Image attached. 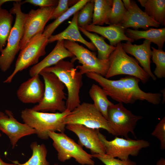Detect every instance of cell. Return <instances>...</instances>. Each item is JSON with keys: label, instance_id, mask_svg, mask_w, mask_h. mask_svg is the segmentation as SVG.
<instances>
[{"label": "cell", "instance_id": "cell-1", "mask_svg": "<svg viewBox=\"0 0 165 165\" xmlns=\"http://www.w3.org/2000/svg\"><path fill=\"white\" fill-rule=\"evenodd\" d=\"M86 74L98 83L108 96L119 103L132 104L137 100L147 101L150 98V94L140 88L138 83L140 80L135 77L127 76L118 80H111L94 73Z\"/></svg>", "mask_w": 165, "mask_h": 165}, {"label": "cell", "instance_id": "cell-2", "mask_svg": "<svg viewBox=\"0 0 165 165\" xmlns=\"http://www.w3.org/2000/svg\"><path fill=\"white\" fill-rule=\"evenodd\" d=\"M70 112L67 109L63 112L51 113L26 108L21 111L20 116L24 123L35 130L38 138L46 140L49 138V132H64L66 125L64 119Z\"/></svg>", "mask_w": 165, "mask_h": 165}, {"label": "cell", "instance_id": "cell-3", "mask_svg": "<svg viewBox=\"0 0 165 165\" xmlns=\"http://www.w3.org/2000/svg\"><path fill=\"white\" fill-rule=\"evenodd\" d=\"M42 71L54 74L66 87V109L71 112L81 104L79 94L83 85L82 75L74 68L73 62L62 60Z\"/></svg>", "mask_w": 165, "mask_h": 165}, {"label": "cell", "instance_id": "cell-4", "mask_svg": "<svg viewBox=\"0 0 165 165\" xmlns=\"http://www.w3.org/2000/svg\"><path fill=\"white\" fill-rule=\"evenodd\" d=\"M39 75L42 77L44 91L42 100L31 108L33 110L43 112H63L66 109L67 99L64 90L65 86L53 73L41 71Z\"/></svg>", "mask_w": 165, "mask_h": 165}, {"label": "cell", "instance_id": "cell-5", "mask_svg": "<svg viewBox=\"0 0 165 165\" xmlns=\"http://www.w3.org/2000/svg\"><path fill=\"white\" fill-rule=\"evenodd\" d=\"M20 2H14L9 12L15 14V22L9 36L6 48L0 55V69L5 72L10 68L16 55L20 50L19 45L22 38L24 25L27 13H23L21 9Z\"/></svg>", "mask_w": 165, "mask_h": 165}, {"label": "cell", "instance_id": "cell-6", "mask_svg": "<svg viewBox=\"0 0 165 165\" xmlns=\"http://www.w3.org/2000/svg\"><path fill=\"white\" fill-rule=\"evenodd\" d=\"M108 60L109 68L105 76L107 79L117 75H127L139 79L144 83L149 79L150 76L138 62L124 51L121 42L117 44Z\"/></svg>", "mask_w": 165, "mask_h": 165}, {"label": "cell", "instance_id": "cell-7", "mask_svg": "<svg viewBox=\"0 0 165 165\" xmlns=\"http://www.w3.org/2000/svg\"><path fill=\"white\" fill-rule=\"evenodd\" d=\"M48 134L53 141V145L57 152V159L60 162H64L73 158L82 165H95L92 154L87 153L64 132L50 131Z\"/></svg>", "mask_w": 165, "mask_h": 165}, {"label": "cell", "instance_id": "cell-8", "mask_svg": "<svg viewBox=\"0 0 165 165\" xmlns=\"http://www.w3.org/2000/svg\"><path fill=\"white\" fill-rule=\"evenodd\" d=\"M65 47L74 56L72 61L77 60L81 65H78L76 68L82 75L88 72H93L105 77L109 68L108 60L99 59L96 53L92 52L75 42L64 40Z\"/></svg>", "mask_w": 165, "mask_h": 165}, {"label": "cell", "instance_id": "cell-9", "mask_svg": "<svg viewBox=\"0 0 165 165\" xmlns=\"http://www.w3.org/2000/svg\"><path fill=\"white\" fill-rule=\"evenodd\" d=\"M48 38L42 34H38L32 37L20 50L13 72L4 83H11L17 73L38 63L39 58L46 54V48L49 43Z\"/></svg>", "mask_w": 165, "mask_h": 165}, {"label": "cell", "instance_id": "cell-10", "mask_svg": "<svg viewBox=\"0 0 165 165\" xmlns=\"http://www.w3.org/2000/svg\"><path fill=\"white\" fill-rule=\"evenodd\" d=\"M64 122L66 125L77 124L93 129H103L113 135L107 120L93 104H80L65 117Z\"/></svg>", "mask_w": 165, "mask_h": 165}, {"label": "cell", "instance_id": "cell-11", "mask_svg": "<svg viewBox=\"0 0 165 165\" xmlns=\"http://www.w3.org/2000/svg\"><path fill=\"white\" fill-rule=\"evenodd\" d=\"M142 118L141 116L134 114L122 103H119L109 107L107 120L113 135L124 136L128 139L130 132L135 136L134 129L138 121Z\"/></svg>", "mask_w": 165, "mask_h": 165}, {"label": "cell", "instance_id": "cell-12", "mask_svg": "<svg viewBox=\"0 0 165 165\" xmlns=\"http://www.w3.org/2000/svg\"><path fill=\"white\" fill-rule=\"evenodd\" d=\"M98 135L104 145L105 154L121 160L129 159L130 156H136L141 149L150 146L148 141L142 139H124L116 136L113 140L109 141L99 131Z\"/></svg>", "mask_w": 165, "mask_h": 165}, {"label": "cell", "instance_id": "cell-13", "mask_svg": "<svg viewBox=\"0 0 165 165\" xmlns=\"http://www.w3.org/2000/svg\"><path fill=\"white\" fill-rule=\"evenodd\" d=\"M55 7L32 9L27 13L24 23L23 36L19 45L20 50L23 49L35 35L42 34L45 25L50 20Z\"/></svg>", "mask_w": 165, "mask_h": 165}, {"label": "cell", "instance_id": "cell-14", "mask_svg": "<svg viewBox=\"0 0 165 165\" xmlns=\"http://www.w3.org/2000/svg\"><path fill=\"white\" fill-rule=\"evenodd\" d=\"M0 131L9 138L13 149L22 138L36 134L34 129L18 121L12 112L8 109L5 112L0 111Z\"/></svg>", "mask_w": 165, "mask_h": 165}, {"label": "cell", "instance_id": "cell-15", "mask_svg": "<svg viewBox=\"0 0 165 165\" xmlns=\"http://www.w3.org/2000/svg\"><path fill=\"white\" fill-rule=\"evenodd\" d=\"M66 128L77 136L79 144L82 147L84 146L90 149L91 154H105L104 145L98 137L99 129L77 124L66 125Z\"/></svg>", "mask_w": 165, "mask_h": 165}, {"label": "cell", "instance_id": "cell-16", "mask_svg": "<svg viewBox=\"0 0 165 165\" xmlns=\"http://www.w3.org/2000/svg\"><path fill=\"white\" fill-rule=\"evenodd\" d=\"M123 18L119 24L125 29L132 27L146 29L150 27L159 28L160 24L152 19L141 10L135 1L130 0Z\"/></svg>", "mask_w": 165, "mask_h": 165}, {"label": "cell", "instance_id": "cell-17", "mask_svg": "<svg viewBox=\"0 0 165 165\" xmlns=\"http://www.w3.org/2000/svg\"><path fill=\"white\" fill-rule=\"evenodd\" d=\"M36 75L22 83L16 91L18 99L25 104L39 103L42 99L44 85Z\"/></svg>", "mask_w": 165, "mask_h": 165}, {"label": "cell", "instance_id": "cell-18", "mask_svg": "<svg viewBox=\"0 0 165 165\" xmlns=\"http://www.w3.org/2000/svg\"><path fill=\"white\" fill-rule=\"evenodd\" d=\"M151 42L145 39L142 44H133L131 42L127 41L121 43L122 46L124 51L134 56L143 67L144 71L153 80L157 78L152 72L150 68L151 58L152 50L150 48Z\"/></svg>", "mask_w": 165, "mask_h": 165}, {"label": "cell", "instance_id": "cell-19", "mask_svg": "<svg viewBox=\"0 0 165 165\" xmlns=\"http://www.w3.org/2000/svg\"><path fill=\"white\" fill-rule=\"evenodd\" d=\"M64 40L57 41L55 46L50 53L30 69L29 74L31 77L39 74L40 72L44 68L53 66L65 58L74 57L72 54L65 47Z\"/></svg>", "mask_w": 165, "mask_h": 165}, {"label": "cell", "instance_id": "cell-20", "mask_svg": "<svg viewBox=\"0 0 165 165\" xmlns=\"http://www.w3.org/2000/svg\"><path fill=\"white\" fill-rule=\"evenodd\" d=\"M85 30L99 34L107 39L110 45L116 46L121 41H126L131 42L134 41L128 37L125 34V29L120 24H111L102 26L90 24L82 27Z\"/></svg>", "mask_w": 165, "mask_h": 165}, {"label": "cell", "instance_id": "cell-21", "mask_svg": "<svg viewBox=\"0 0 165 165\" xmlns=\"http://www.w3.org/2000/svg\"><path fill=\"white\" fill-rule=\"evenodd\" d=\"M79 11L75 13L68 26L62 32L55 35H52L48 38L49 43L55 41L67 40L78 42L84 45L90 50L95 51L96 49L91 42L86 41L80 33L77 24V16Z\"/></svg>", "mask_w": 165, "mask_h": 165}, {"label": "cell", "instance_id": "cell-22", "mask_svg": "<svg viewBox=\"0 0 165 165\" xmlns=\"http://www.w3.org/2000/svg\"><path fill=\"white\" fill-rule=\"evenodd\" d=\"M126 35L134 40L145 39L156 44L158 49L162 50L165 42V28H151L145 31L133 30L130 28L125 29Z\"/></svg>", "mask_w": 165, "mask_h": 165}, {"label": "cell", "instance_id": "cell-23", "mask_svg": "<svg viewBox=\"0 0 165 165\" xmlns=\"http://www.w3.org/2000/svg\"><path fill=\"white\" fill-rule=\"evenodd\" d=\"M145 8L144 12L152 19L162 25H165V0H138Z\"/></svg>", "mask_w": 165, "mask_h": 165}, {"label": "cell", "instance_id": "cell-24", "mask_svg": "<svg viewBox=\"0 0 165 165\" xmlns=\"http://www.w3.org/2000/svg\"><path fill=\"white\" fill-rule=\"evenodd\" d=\"M89 93L95 107L107 119L108 108L113 104L109 100L106 93L102 88L94 84L91 86Z\"/></svg>", "mask_w": 165, "mask_h": 165}, {"label": "cell", "instance_id": "cell-25", "mask_svg": "<svg viewBox=\"0 0 165 165\" xmlns=\"http://www.w3.org/2000/svg\"><path fill=\"white\" fill-rule=\"evenodd\" d=\"M79 30L89 38L97 50V57L102 60H108L115 50L116 46L107 44L104 38L97 34L89 32L82 27H79Z\"/></svg>", "mask_w": 165, "mask_h": 165}, {"label": "cell", "instance_id": "cell-26", "mask_svg": "<svg viewBox=\"0 0 165 165\" xmlns=\"http://www.w3.org/2000/svg\"><path fill=\"white\" fill-rule=\"evenodd\" d=\"M30 147L32 155L27 161L22 163L16 160L12 161V163L18 165H50L46 159L47 151L44 144H39L36 141H33Z\"/></svg>", "mask_w": 165, "mask_h": 165}, {"label": "cell", "instance_id": "cell-27", "mask_svg": "<svg viewBox=\"0 0 165 165\" xmlns=\"http://www.w3.org/2000/svg\"><path fill=\"white\" fill-rule=\"evenodd\" d=\"M94 9L92 23L94 25L107 24V19L112 7V0H94Z\"/></svg>", "mask_w": 165, "mask_h": 165}, {"label": "cell", "instance_id": "cell-28", "mask_svg": "<svg viewBox=\"0 0 165 165\" xmlns=\"http://www.w3.org/2000/svg\"><path fill=\"white\" fill-rule=\"evenodd\" d=\"M89 1L79 0L76 3L70 7L66 12L46 26L42 34V35L48 38L52 35L55 30L61 23L79 11Z\"/></svg>", "mask_w": 165, "mask_h": 165}, {"label": "cell", "instance_id": "cell-29", "mask_svg": "<svg viewBox=\"0 0 165 165\" xmlns=\"http://www.w3.org/2000/svg\"><path fill=\"white\" fill-rule=\"evenodd\" d=\"M12 14L5 9L0 8V52L3 50L12 28Z\"/></svg>", "mask_w": 165, "mask_h": 165}, {"label": "cell", "instance_id": "cell-30", "mask_svg": "<svg viewBox=\"0 0 165 165\" xmlns=\"http://www.w3.org/2000/svg\"><path fill=\"white\" fill-rule=\"evenodd\" d=\"M126 11L121 0H112V6L108 16L107 24H120Z\"/></svg>", "mask_w": 165, "mask_h": 165}, {"label": "cell", "instance_id": "cell-31", "mask_svg": "<svg viewBox=\"0 0 165 165\" xmlns=\"http://www.w3.org/2000/svg\"><path fill=\"white\" fill-rule=\"evenodd\" d=\"M152 59L155 64L153 72L156 77L162 79L165 77V52L162 50L156 49L152 47Z\"/></svg>", "mask_w": 165, "mask_h": 165}, {"label": "cell", "instance_id": "cell-32", "mask_svg": "<svg viewBox=\"0 0 165 165\" xmlns=\"http://www.w3.org/2000/svg\"><path fill=\"white\" fill-rule=\"evenodd\" d=\"M94 6V0H90L79 11L77 19L79 27H83L91 24Z\"/></svg>", "mask_w": 165, "mask_h": 165}, {"label": "cell", "instance_id": "cell-33", "mask_svg": "<svg viewBox=\"0 0 165 165\" xmlns=\"http://www.w3.org/2000/svg\"><path fill=\"white\" fill-rule=\"evenodd\" d=\"M93 158L97 159L105 165H137L136 162L130 160L129 158L121 160L112 157L105 154H92Z\"/></svg>", "mask_w": 165, "mask_h": 165}, {"label": "cell", "instance_id": "cell-34", "mask_svg": "<svg viewBox=\"0 0 165 165\" xmlns=\"http://www.w3.org/2000/svg\"><path fill=\"white\" fill-rule=\"evenodd\" d=\"M78 1L69 0H58L57 5L54 9L50 20L56 19L66 12L69 8V6L74 5Z\"/></svg>", "mask_w": 165, "mask_h": 165}, {"label": "cell", "instance_id": "cell-35", "mask_svg": "<svg viewBox=\"0 0 165 165\" xmlns=\"http://www.w3.org/2000/svg\"><path fill=\"white\" fill-rule=\"evenodd\" d=\"M151 135L157 138L160 143V148L165 149V117L164 116L156 125Z\"/></svg>", "mask_w": 165, "mask_h": 165}, {"label": "cell", "instance_id": "cell-36", "mask_svg": "<svg viewBox=\"0 0 165 165\" xmlns=\"http://www.w3.org/2000/svg\"><path fill=\"white\" fill-rule=\"evenodd\" d=\"M58 0H25L21 1V4L26 3H29L35 6L41 7H47L56 6L58 3Z\"/></svg>", "mask_w": 165, "mask_h": 165}, {"label": "cell", "instance_id": "cell-37", "mask_svg": "<svg viewBox=\"0 0 165 165\" xmlns=\"http://www.w3.org/2000/svg\"><path fill=\"white\" fill-rule=\"evenodd\" d=\"M20 0H0V8H1L2 5L4 3L9 2H20Z\"/></svg>", "mask_w": 165, "mask_h": 165}, {"label": "cell", "instance_id": "cell-38", "mask_svg": "<svg viewBox=\"0 0 165 165\" xmlns=\"http://www.w3.org/2000/svg\"><path fill=\"white\" fill-rule=\"evenodd\" d=\"M0 165H18L16 163H6L4 162L1 158L0 156Z\"/></svg>", "mask_w": 165, "mask_h": 165}, {"label": "cell", "instance_id": "cell-39", "mask_svg": "<svg viewBox=\"0 0 165 165\" xmlns=\"http://www.w3.org/2000/svg\"><path fill=\"white\" fill-rule=\"evenodd\" d=\"M156 165H165V160L163 158L160 159L156 163Z\"/></svg>", "mask_w": 165, "mask_h": 165}, {"label": "cell", "instance_id": "cell-40", "mask_svg": "<svg viewBox=\"0 0 165 165\" xmlns=\"http://www.w3.org/2000/svg\"><path fill=\"white\" fill-rule=\"evenodd\" d=\"M1 136H2V134H1V133L0 132V137H1Z\"/></svg>", "mask_w": 165, "mask_h": 165}, {"label": "cell", "instance_id": "cell-41", "mask_svg": "<svg viewBox=\"0 0 165 165\" xmlns=\"http://www.w3.org/2000/svg\"><path fill=\"white\" fill-rule=\"evenodd\" d=\"M57 164H54L53 165H57Z\"/></svg>", "mask_w": 165, "mask_h": 165}, {"label": "cell", "instance_id": "cell-42", "mask_svg": "<svg viewBox=\"0 0 165 165\" xmlns=\"http://www.w3.org/2000/svg\"></svg>", "mask_w": 165, "mask_h": 165}]
</instances>
